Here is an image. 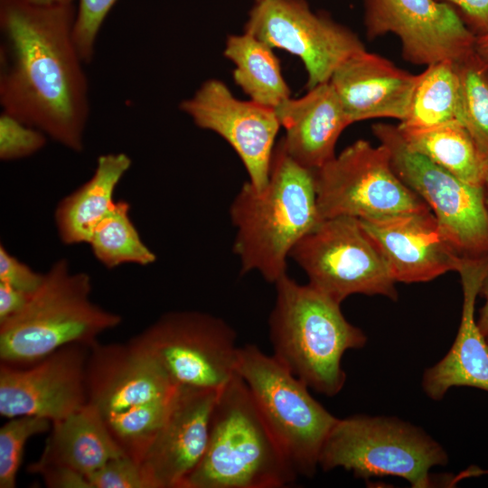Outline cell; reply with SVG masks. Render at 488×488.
Segmentation results:
<instances>
[{"label": "cell", "instance_id": "1f68e13d", "mask_svg": "<svg viewBox=\"0 0 488 488\" xmlns=\"http://www.w3.org/2000/svg\"><path fill=\"white\" fill-rule=\"evenodd\" d=\"M117 0H79L74 39L85 63L92 61L100 27Z\"/></svg>", "mask_w": 488, "mask_h": 488}, {"label": "cell", "instance_id": "cb8c5ba5", "mask_svg": "<svg viewBox=\"0 0 488 488\" xmlns=\"http://www.w3.org/2000/svg\"><path fill=\"white\" fill-rule=\"evenodd\" d=\"M399 130L409 149L463 182L483 187L488 179V158L460 121L452 120L429 128L399 127Z\"/></svg>", "mask_w": 488, "mask_h": 488}, {"label": "cell", "instance_id": "d6a6232c", "mask_svg": "<svg viewBox=\"0 0 488 488\" xmlns=\"http://www.w3.org/2000/svg\"><path fill=\"white\" fill-rule=\"evenodd\" d=\"M88 480L90 488H147L140 465L127 455L108 460Z\"/></svg>", "mask_w": 488, "mask_h": 488}, {"label": "cell", "instance_id": "52a82bcc", "mask_svg": "<svg viewBox=\"0 0 488 488\" xmlns=\"http://www.w3.org/2000/svg\"><path fill=\"white\" fill-rule=\"evenodd\" d=\"M447 463L444 447L420 427L367 415L337 418L319 455L323 471L341 467L356 478L400 477L416 488L431 486V468Z\"/></svg>", "mask_w": 488, "mask_h": 488}, {"label": "cell", "instance_id": "6da1fadb", "mask_svg": "<svg viewBox=\"0 0 488 488\" xmlns=\"http://www.w3.org/2000/svg\"><path fill=\"white\" fill-rule=\"evenodd\" d=\"M72 4L0 0V104L69 150L84 149L89 116Z\"/></svg>", "mask_w": 488, "mask_h": 488}, {"label": "cell", "instance_id": "ac0fdd59", "mask_svg": "<svg viewBox=\"0 0 488 488\" xmlns=\"http://www.w3.org/2000/svg\"><path fill=\"white\" fill-rule=\"evenodd\" d=\"M359 221L396 282H428L457 270L462 257L445 238L430 210Z\"/></svg>", "mask_w": 488, "mask_h": 488}, {"label": "cell", "instance_id": "e575fe53", "mask_svg": "<svg viewBox=\"0 0 488 488\" xmlns=\"http://www.w3.org/2000/svg\"><path fill=\"white\" fill-rule=\"evenodd\" d=\"M28 471L41 475L50 488H90L86 475L66 465L36 461Z\"/></svg>", "mask_w": 488, "mask_h": 488}, {"label": "cell", "instance_id": "7c38bea8", "mask_svg": "<svg viewBox=\"0 0 488 488\" xmlns=\"http://www.w3.org/2000/svg\"><path fill=\"white\" fill-rule=\"evenodd\" d=\"M245 32L299 57L307 72L308 89L329 81L345 60L365 50L355 33L313 12L305 0L256 1Z\"/></svg>", "mask_w": 488, "mask_h": 488}, {"label": "cell", "instance_id": "8992f818", "mask_svg": "<svg viewBox=\"0 0 488 488\" xmlns=\"http://www.w3.org/2000/svg\"><path fill=\"white\" fill-rule=\"evenodd\" d=\"M236 373L295 473L313 477L337 418L311 395L305 383L254 344L239 347Z\"/></svg>", "mask_w": 488, "mask_h": 488}, {"label": "cell", "instance_id": "7bdbcfd3", "mask_svg": "<svg viewBox=\"0 0 488 488\" xmlns=\"http://www.w3.org/2000/svg\"><path fill=\"white\" fill-rule=\"evenodd\" d=\"M487 58V57H486Z\"/></svg>", "mask_w": 488, "mask_h": 488}, {"label": "cell", "instance_id": "5b68a950", "mask_svg": "<svg viewBox=\"0 0 488 488\" xmlns=\"http://www.w3.org/2000/svg\"><path fill=\"white\" fill-rule=\"evenodd\" d=\"M297 477L236 373L220 389L205 452L183 488H282Z\"/></svg>", "mask_w": 488, "mask_h": 488}, {"label": "cell", "instance_id": "d6986e66", "mask_svg": "<svg viewBox=\"0 0 488 488\" xmlns=\"http://www.w3.org/2000/svg\"><path fill=\"white\" fill-rule=\"evenodd\" d=\"M417 80L418 75L365 49L345 60L329 81L352 124L380 117L403 121Z\"/></svg>", "mask_w": 488, "mask_h": 488}, {"label": "cell", "instance_id": "277c9868", "mask_svg": "<svg viewBox=\"0 0 488 488\" xmlns=\"http://www.w3.org/2000/svg\"><path fill=\"white\" fill-rule=\"evenodd\" d=\"M91 291L88 273L71 271L66 258L55 261L25 306L0 323L1 362L27 366L68 344L92 346L120 325L122 316L95 304Z\"/></svg>", "mask_w": 488, "mask_h": 488}, {"label": "cell", "instance_id": "f1b7e54d", "mask_svg": "<svg viewBox=\"0 0 488 488\" xmlns=\"http://www.w3.org/2000/svg\"><path fill=\"white\" fill-rule=\"evenodd\" d=\"M174 391L104 418L115 441L138 464L164 420Z\"/></svg>", "mask_w": 488, "mask_h": 488}, {"label": "cell", "instance_id": "83f0119b", "mask_svg": "<svg viewBox=\"0 0 488 488\" xmlns=\"http://www.w3.org/2000/svg\"><path fill=\"white\" fill-rule=\"evenodd\" d=\"M455 65L459 79V121L488 158V58L474 49Z\"/></svg>", "mask_w": 488, "mask_h": 488}, {"label": "cell", "instance_id": "9c48e42d", "mask_svg": "<svg viewBox=\"0 0 488 488\" xmlns=\"http://www.w3.org/2000/svg\"><path fill=\"white\" fill-rule=\"evenodd\" d=\"M372 133L388 149L396 174L427 204L454 249L465 258L488 256V208L483 188L463 182L409 149L398 126L376 123Z\"/></svg>", "mask_w": 488, "mask_h": 488}, {"label": "cell", "instance_id": "ba28073f", "mask_svg": "<svg viewBox=\"0 0 488 488\" xmlns=\"http://www.w3.org/2000/svg\"><path fill=\"white\" fill-rule=\"evenodd\" d=\"M319 216L359 220L429 211L396 174L386 146L359 139L314 170Z\"/></svg>", "mask_w": 488, "mask_h": 488}, {"label": "cell", "instance_id": "d4e9b609", "mask_svg": "<svg viewBox=\"0 0 488 488\" xmlns=\"http://www.w3.org/2000/svg\"><path fill=\"white\" fill-rule=\"evenodd\" d=\"M224 55L235 65V83L251 100L276 109L290 98L280 61L273 48L265 42L247 32L230 35L226 42Z\"/></svg>", "mask_w": 488, "mask_h": 488}, {"label": "cell", "instance_id": "b9f144b4", "mask_svg": "<svg viewBox=\"0 0 488 488\" xmlns=\"http://www.w3.org/2000/svg\"><path fill=\"white\" fill-rule=\"evenodd\" d=\"M256 1H258V0H256Z\"/></svg>", "mask_w": 488, "mask_h": 488}, {"label": "cell", "instance_id": "f546056e", "mask_svg": "<svg viewBox=\"0 0 488 488\" xmlns=\"http://www.w3.org/2000/svg\"><path fill=\"white\" fill-rule=\"evenodd\" d=\"M51 420L33 416L8 418L0 428V488H14L25 444L33 436L51 430Z\"/></svg>", "mask_w": 488, "mask_h": 488}, {"label": "cell", "instance_id": "4dcf8cb0", "mask_svg": "<svg viewBox=\"0 0 488 488\" xmlns=\"http://www.w3.org/2000/svg\"><path fill=\"white\" fill-rule=\"evenodd\" d=\"M47 136L32 126L3 112L0 115V159L14 161L28 157L46 144Z\"/></svg>", "mask_w": 488, "mask_h": 488}, {"label": "cell", "instance_id": "30bf717a", "mask_svg": "<svg viewBox=\"0 0 488 488\" xmlns=\"http://www.w3.org/2000/svg\"><path fill=\"white\" fill-rule=\"evenodd\" d=\"M289 258L305 271L309 285L340 304L355 294L398 299L396 281L380 250L356 218L322 221Z\"/></svg>", "mask_w": 488, "mask_h": 488}, {"label": "cell", "instance_id": "9a60e30c", "mask_svg": "<svg viewBox=\"0 0 488 488\" xmlns=\"http://www.w3.org/2000/svg\"><path fill=\"white\" fill-rule=\"evenodd\" d=\"M180 108L194 124L224 138L260 191L268 182L275 139L280 128L276 109L235 98L221 80H209Z\"/></svg>", "mask_w": 488, "mask_h": 488}, {"label": "cell", "instance_id": "4316f807", "mask_svg": "<svg viewBox=\"0 0 488 488\" xmlns=\"http://www.w3.org/2000/svg\"><path fill=\"white\" fill-rule=\"evenodd\" d=\"M129 211L127 201H117L88 243L96 259L108 269L123 264L149 266L156 260V255L142 240Z\"/></svg>", "mask_w": 488, "mask_h": 488}, {"label": "cell", "instance_id": "ab89813d", "mask_svg": "<svg viewBox=\"0 0 488 488\" xmlns=\"http://www.w3.org/2000/svg\"><path fill=\"white\" fill-rule=\"evenodd\" d=\"M39 5H68L72 4L73 0H26Z\"/></svg>", "mask_w": 488, "mask_h": 488}, {"label": "cell", "instance_id": "ffe728a7", "mask_svg": "<svg viewBox=\"0 0 488 488\" xmlns=\"http://www.w3.org/2000/svg\"><path fill=\"white\" fill-rule=\"evenodd\" d=\"M463 291L460 325L447 353L423 374L424 392L442 399L452 387H473L488 392V343L475 318V303L488 274V256L462 257L457 270Z\"/></svg>", "mask_w": 488, "mask_h": 488}, {"label": "cell", "instance_id": "44dd1931", "mask_svg": "<svg viewBox=\"0 0 488 488\" xmlns=\"http://www.w3.org/2000/svg\"><path fill=\"white\" fill-rule=\"evenodd\" d=\"M286 152L299 164L316 170L333 159L342 132L352 123L330 81L301 98H288L277 108Z\"/></svg>", "mask_w": 488, "mask_h": 488}, {"label": "cell", "instance_id": "836d02e7", "mask_svg": "<svg viewBox=\"0 0 488 488\" xmlns=\"http://www.w3.org/2000/svg\"><path fill=\"white\" fill-rule=\"evenodd\" d=\"M44 273H39L0 245V282L26 293H33L42 284Z\"/></svg>", "mask_w": 488, "mask_h": 488}, {"label": "cell", "instance_id": "484cf974", "mask_svg": "<svg viewBox=\"0 0 488 488\" xmlns=\"http://www.w3.org/2000/svg\"><path fill=\"white\" fill-rule=\"evenodd\" d=\"M460 117L459 79L455 61L427 66L418 74L408 112L399 124L402 129L433 127Z\"/></svg>", "mask_w": 488, "mask_h": 488}, {"label": "cell", "instance_id": "f35d334b", "mask_svg": "<svg viewBox=\"0 0 488 488\" xmlns=\"http://www.w3.org/2000/svg\"><path fill=\"white\" fill-rule=\"evenodd\" d=\"M475 50L488 58V33L476 37Z\"/></svg>", "mask_w": 488, "mask_h": 488}, {"label": "cell", "instance_id": "5bb4252c", "mask_svg": "<svg viewBox=\"0 0 488 488\" xmlns=\"http://www.w3.org/2000/svg\"><path fill=\"white\" fill-rule=\"evenodd\" d=\"M90 345L71 343L27 366L0 362V415L60 421L88 404Z\"/></svg>", "mask_w": 488, "mask_h": 488}, {"label": "cell", "instance_id": "2e32d148", "mask_svg": "<svg viewBox=\"0 0 488 488\" xmlns=\"http://www.w3.org/2000/svg\"><path fill=\"white\" fill-rule=\"evenodd\" d=\"M219 392L176 387L165 418L139 463L147 488H183L205 452Z\"/></svg>", "mask_w": 488, "mask_h": 488}, {"label": "cell", "instance_id": "7a4b0ae2", "mask_svg": "<svg viewBox=\"0 0 488 488\" xmlns=\"http://www.w3.org/2000/svg\"><path fill=\"white\" fill-rule=\"evenodd\" d=\"M230 217L240 273L258 271L275 284L287 274L286 260L296 244L322 221L314 170L296 162L279 142L266 187L258 191L246 182L230 206Z\"/></svg>", "mask_w": 488, "mask_h": 488}, {"label": "cell", "instance_id": "4fadbf2b", "mask_svg": "<svg viewBox=\"0 0 488 488\" xmlns=\"http://www.w3.org/2000/svg\"><path fill=\"white\" fill-rule=\"evenodd\" d=\"M370 40L395 34L403 59L428 66L455 61L475 49L476 35L456 10L439 0H363Z\"/></svg>", "mask_w": 488, "mask_h": 488}, {"label": "cell", "instance_id": "603a6c76", "mask_svg": "<svg viewBox=\"0 0 488 488\" xmlns=\"http://www.w3.org/2000/svg\"><path fill=\"white\" fill-rule=\"evenodd\" d=\"M39 458L41 463L69 466L87 477L108 460L126 455L92 406L52 423Z\"/></svg>", "mask_w": 488, "mask_h": 488}, {"label": "cell", "instance_id": "74e56055", "mask_svg": "<svg viewBox=\"0 0 488 488\" xmlns=\"http://www.w3.org/2000/svg\"><path fill=\"white\" fill-rule=\"evenodd\" d=\"M479 296L483 298L484 303L479 310L476 323L480 332L488 343V274L481 286Z\"/></svg>", "mask_w": 488, "mask_h": 488}, {"label": "cell", "instance_id": "60d3db41", "mask_svg": "<svg viewBox=\"0 0 488 488\" xmlns=\"http://www.w3.org/2000/svg\"><path fill=\"white\" fill-rule=\"evenodd\" d=\"M483 188L486 205H487V208H488V179L486 180V182L483 184Z\"/></svg>", "mask_w": 488, "mask_h": 488}, {"label": "cell", "instance_id": "7402d4cb", "mask_svg": "<svg viewBox=\"0 0 488 488\" xmlns=\"http://www.w3.org/2000/svg\"><path fill=\"white\" fill-rule=\"evenodd\" d=\"M131 164L125 153L100 155L91 177L59 202L54 222L63 244L89 243L94 229L115 206V190Z\"/></svg>", "mask_w": 488, "mask_h": 488}, {"label": "cell", "instance_id": "d590c367", "mask_svg": "<svg viewBox=\"0 0 488 488\" xmlns=\"http://www.w3.org/2000/svg\"><path fill=\"white\" fill-rule=\"evenodd\" d=\"M451 5L476 35L488 33V0H439Z\"/></svg>", "mask_w": 488, "mask_h": 488}, {"label": "cell", "instance_id": "3957f363", "mask_svg": "<svg viewBox=\"0 0 488 488\" xmlns=\"http://www.w3.org/2000/svg\"><path fill=\"white\" fill-rule=\"evenodd\" d=\"M268 319L273 356L309 389L337 395L346 381L342 358L362 348L365 333L344 317L341 304L287 274L275 284Z\"/></svg>", "mask_w": 488, "mask_h": 488}, {"label": "cell", "instance_id": "e0dca14e", "mask_svg": "<svg viewBox=\"0 0 488 488\" xmlns=\"http://www.w3.org/2000/svg\"><path fill=\"white\" fill-rule=\"evenodd\" d=\"M88 404L107 418L172 394L176 385L161 363L141 344L97 342L86 368Z\"/></svg>", "mask_w": 488, "mask_h": 488}, {"label": "cell", "instance_id": "8d00e7d4", "mask_svg": "<svg viewBox=\"0 0 488 488\" xmlns=\"http://www.w3.org/2000/svg\"><path fill=\"white\" fill-rule=\"evenodd\" d=\"M31 294L0 282V323L18 314L27 304Z\"/></svg>", "mask_w": 488, "mask_h": 488}, {"label": "cell", "instance_id": "8fae6325", "mask_svg": "<svg viewBox=\"0 0 488 488\" xmlns=\"http://www.w3.org/2000/svg\"><path fill=\"white\" fill-rule=\"evenodd\" d=\"M133 339L161 363L176 386L221 389L236 374L237 334L221 317L171 311Z\"/></svg>", "mask_w": 488, "mask_h": 488}]
</instances>
